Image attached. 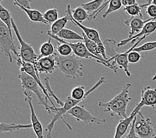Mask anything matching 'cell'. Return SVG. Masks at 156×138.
Returning <instances> with one entry per match:
<instances>
[{
    "label": "cell",
    "instance_id": "obj_20",
    "mask_svg": "<svg viewBox=\"0 0 156 138\" xmlns=\"http://www.w3.org/2000/svg\"><path fill=\"white\" fill-rule=\"evenodd\" d=\"M104 46L105 48L106 54L110 57V58L108 60V62L111 64V62L113 61L114 58L118 54L117 53V47L118 44H116V42L113 39H106L103 41Z\"/></svg>",
    "mask_w": 156,
    "mask_h": 138
},
{
    "label": "cell",
    "instance_id": "obj_21",
    "mask_svg": "<svg viewBox=\"0 0 156 138\" xmlns=\"http://www.w3.org/2000/svg\"><path fill=\"white\" fill-rule=\"evenodd\" d=\"M33 128V126L30 124H7L1 123L0 124V132L5 133L17 131L20 129H26Z\"/></svg>",
    "mask_w": 156,
    "mask_h": 138
},
{
    "label": "cell",
    "instance_id": "obj_19",
    "mask_svg": "<svg viewBox=\"0 0 156 138\" xmlns=\"http://www.w3.org/2000/svg\"><path fill=\"white\" fill-rule=\"evenodd\" d=\"M69 21H70L69 16L67 13H66V16L65 17L59 18L57 21L52 24L51 30L48 31V33H49L50 34L53 35L57 36L62 29H65V27Z\"/></svg>",
    "mask_w": 156,
    "mask_h": 138
},
{
    "label": "cell",
    "instance_id": "obj_34",
    "mask_svg": "<svg viewBox=\"0 0 156 138\" xmlns=\"http://www.w3.org/2000/svg\"><path fill=\"white\" fill-rule=\"evenodd\" d=\"M136 117L134 120H133L132 125L130 126V129H129V131L128 132V134L125 136L124 138H140L136 133L135 131V122H136Z\"/></svg>",
    "mask_w": 156,
    "mask_h": 138
},
{
    "label": "cell",
    "instance_id": "obj_5",
    "mask_svg": "<svg viewBox=\"0 0 156 138\" xmlns=\"http://www.w3.org/2000/svg\"><path fill=\"white\" fill-rule=\"evenodd\" d=\"M12 27L13 30L15 33H16L17 38L20 43V47L19 48V55L21 60L27 62L32 63V64L34 65L36 61H37L39 55L35 53L31 44L26 43L23 39V38H22L19 31V29H18L17 26L13 19H12Z\"/></svg>",
    "mask_w": 156,
    "mask_h": 138
},
{
    "label": "cell",
    "instance_id": "obj_14",
    "mask_svg": "<svg viewBox=\"0 0 156 138\" xmlns=\"http://www.w3.org/2000/svg\"><path fill=\"white\" fill-rule=\"evenodd\" d=\"M24 94L25 96V101L27 102V103L29 104V108H30L31 120V124L33 126V129L34 130V132L35 133L37 138H44L43 126L41 124V123L40 120H39L38 117L37 116L34 108H33L32 98H31V92L25 93Z\"/></svg>",
    "mask_w": 156,
    "mask_h": 138
},
{
    "label": "cell",
    "instance_id": "obj_12",
    "mask_svg": "<svg viewBox=\"0 0 156 138\" xmlns=\"http://www.w3.org/2000/svg\"><path fill=\"white\" fill-rule=\"evenodd\" d=\"M35 69L39 74H52L57 69L55 56L42 57L38 58L34 65Z\"/></svg>",
    "mask_w": 156,
    "mask_h": 138
},
{
    "label": "cell",
    "instance_id": "obj_27",
    "mask_svg": "<svg viewBox=\"0 0 156 138\" xmlns=\"http://www.w3.org/2000/svg\"><path fill=\"white\" fill-rule=\"evenodd\" d=\"M122 6L121 0H112L110 1L108 4V9L106 10V12L103 14L102 17L106 19L110 14L114 12H116L119 9H121Z\"/></svg>",
    "mask_w": 156,
    "mask_h": 138
},
{
    "label": "cell",
    "instance_id": "obj_37",
    "mask_svg": "<svg viewBox=\"0 0 156 138\" xmlns=\"http://www.w3.org/2000/svg\"><path fill=\"white\" fill-rule=\"evenodd\" d=\"M149 2L151 3V4L156 5V0H153V1H149Z\"/></svg>",
    "mask_w": 156,
    "mask_h": 138
},
{
    "label": "cell",
    "instance_id": "obj_28",
    "mask_svg": "<svg viewBox=\"0 0 156 138\" xmlns=\"http://www.w3.org/2000/svg\"><path fill=\"white\" fill-rule=\"evenodd\" d=\"M124 10L126 14L131 17L143 16L142 14V7L137 3L134 5L125 7Z\"/></svg>",
    "mask_w": 156,
    "mask_h": 138
},
{
    "label": "cell",
    "instance_id": "obj_8",
    "mask_svg": "<svg viewBox=\"0 0 156 138\" xmlns=\"http://www.w3.org/2000/svg\"><path fill=\"white\" fill-rule=\"evenodd\" d=\"M144 106H150L153 108L156 106V88L148 86L143 89L141 94V101L136 106L132 113L137 114Z\"/></svg>",
    "mask_w": 156,
    "mask_h": 138
},
{
    "label": "cell",
    "instance_id": "obj_36",
    "mask_svg": "<svg viewBox=\"0 0 156 138\" xmlns=\"http://www.w3.org/2000/svg\"><path fill=\"white\" fill-rule=\"evenodd\" d=\"M121 1H122V5H124V7L134 5L137 3L135 0H121Z\"/></svg>",
    "mask_w": 156,
    "mask_h": 138
},
{
    "label": "cell",
    "instance_id": "obj_31",
    "mask_svg": "<svg viewBox=\"0 0 156 138\" xmlns=\"http://www.w3.org/2000/svg\"><path fill=\"white\" fill-rule=\"evenodd\" d=\"M44 83H45V88H46L47 91L48 92V93H49V96L53 97L54 99L56 100V102L59 104V105L62 107L63 105H64V102H62L60 99L57 98V96L55 95V94L53 92V90H52V88H51V86H50V82H49V77H47V78H44Z\"/></svg>",
    "mask_w": 156,
    "mask_h": 138
},
{
    "label": "cell",
    "instance_id": "obj_7",
    "mask_svg": "<svg viewBox=\"0 0 156 138\" xmlns=\"http://www.w3.org/2000/svg\"><path fill=\"white\" fill-rule=\"evenodd\" d=\"M66 114L71 115L72 117L76 119V121L83 122L85 124H100L106 122L105 119H100L94 116L83 106L77 105L69 110Z\"/></svg>",
    "mask_w": 156,
    "mask_h": 138
},
{
    "label": "cell",
    "instance_id": "obj_17",
    "mask_svg": "<svg viewBox=\"0 0 156 138\" xmlns=\"http://www.w3.org/2000/svg\"><path fill=\"white\" fill-rule=\"evenodd\" d=\"M137 114L131 113L130 115L126 119H122L118 122L116 128V132L114 138H122L125 133L127 132L129 126H131L133 120H134L135 117Z\"/></svg>",
    "mask_w": 156,
    "mask_h": 138
},
{
    "label": "cell",
    "instance_id": "obj_11",
    "mask_svg": "<svg viewBox=\"0 0 156 138\" xmlns=\"http://www.w3.org/2000/svg\"><path fill=\"white\" fill-rule=\"evenodd\" d=\"M144 39H146V37H142L140 40L137 41V43L134 44V45L130 48H129L128 51H126L123 53H118L114 58L113 61L111 62V65L115 67H117L118 69H123L126 74V76L128 77L131 76V73L129 70V61L128 59V55L129 52L132 51L136 47H137V44Z\"/></svg>",
    "mask_w": 156,
    "mask_h": 138
},
{
    "label": "cell",
    "instance_id": "obj_33",
    "mask_svg": "<svg viewBox=\"0 0 156 138\" xmlns=\"http://www.w3.org/2000/svg\"><path fill=\"white\" fill-rule=\"evenodd\" d=\"M128 59L129 63H132V64H136L141 59V55L140 53H137L136 51H131L129 52L128 55Z\"/></svg>",
    "mask_w": 156,
    "mask_h": 138
},
{
    "label": "cell",
    "instance_id": "obj_22",
    "mask_svg": "<svg viewBox=\"0 0 156 138\" xmlns=\"http://www.w3.org/2000/svg\"><path fill=\"white\" fill-rule=\"evenodd\" d=\"M0 19H1V21L3 23L7 25V27H8L10 31V33L12 35L13 18L12 16V13L2 5L1 2H0Z\"/></svg>",
    "mask_w": 156,
    "mask_h": 138
},
{
    "label": "cell",
    "instance_id": "obj_23",
    "mask_svg": "<svg viewBox=\"0 0 156 138\" xmlns=\"http://www.w3.org/2000/svg\"><path fill=\"white\" fill-rule=\"evenodd\" d=\"M59 38L62 40H69V41H84V37L83 36L78 34L77 33L73 31L70 29H64L58 33L57 35Z\"/></svg>",
    "mask_w": 156,
    "mask_h": 138
},
{
    "label": "cell",
    "instance_id": "obj_16",
    "mask_svg": "<svg viewBox=\"0 0 156 138\" xmlns=\"http://www.w3.org/2000/svg\"><path fill=\"white\" fill-rule=\"evenodd\" d=\"M82 36L84 37V43L85 44V45H86L87 49L91 54L97 57L105 59L106 61L108 60L109 58H107L106 51L102 49L98 44H96L95 42L92 41L90 39H89L88 37L85 35L84 33H83Z\"/></svg>",
    "mask_w": 156,
    "mask_h": 138
},
{
    "label": "cell",
    "instance_id": "obj_6",
    "mask_svg": "<svg viewBox=\"0 0 156 138\" xmlns=\"http://www.w3.org/2000/svg\"><path fill=\"white\" fill-rule=\"evenodd\" d=\"M135 131L140 138H154L155 136L150 118L145 117L141 111L136 115Z\"/></svg>",
    "mask_w": 156,
    "mask_h": 138
},
{
    "label": "cell",
    "instance_id": "obj_32",
    "mask_svg": "<svg viewBox=\"0 0 156 138\" xmlns=\"http://www.w3.org/2000/svg\"><path fill=\"white\" fill-rule=\"evenodd\" d=\"M141 7H142V8L146 7V13L150 18L156 19V5L151 4L148 1L146 4L141 5Z\"/></svg>",
    "mask_w": 156,
    "mask_h": 138
},
{
    "label": "cell",
    "instance_id": "obj_4",
    "mask_svg": "<svg viewBox=\"0 0 156 138\" xmlns=\"http://www.w3.org/2000/svg\"><path fill=\"white\" fill-rule=\"evenodd\" d=\"M19 79L21 81L22 89H23L24 94L29 92L34 93L39 100V104L40 105L44 106L46 110L49 112V114H50L51 106L48 105V101H47V100L43 97L39 90V85L38 84L37 82L34 79V78L25 72H21L19 75Z\"/></svg>",
    "mask_w": 156,
    "mask_h": 138
},
{
    "label": "cell",
    "instance_id": "obj_29",
    "mask_svg": "<svg viewBox=\"0 0 156 138\" xmlns=\"http://www.w3.org/2000/svg\"><path fill=\"white\" fill-rule=\"evenodd\" d=\"M43 17L48 23H55L58 19V13L57 9H50L43 13Z\"/></svg>",
    "mask_w": 156,
    "mask_h": 138
},
{
    "label": "cell",
    "instance_id": "obj_38",
    "mask_svg": "<svg viewBox=\"0 0 156 138\" xmlns=\"http://www.w3.org/2000/svg\"><path fill=\"white\" fill-rule=\"evenodd\" d=\"M152 80H153V81L156 80V74H155V75L153 77V78H152Z\"/></svg>",
    "mask_w": 156,
    "mask_h": 138
},
{
    "label": "cell",
    "instance_id": "obj_2",
    "mask_svg": "<svg viewBox=\"0 0 156 138\" xmlns=\"http://www.w3.org/2000/svg\"><path fill=\"white\" fill-rule=\"evenodd\" d=\"M56 67L66 78L75 79L83 76V65L80 58L75 55L63 57L57 52L54 53Z\"/></svg>",
    "mask_w": 156,
    "mask_h": 138
},
{
    "label": "cell",
    "instance_id": "obj_30",
    "mask_svg": "<svg viewBox=\"0 0 156 138\" xmlns=\"http://www.w3.org/2000/svg\"><path fill=\"white\" fill-rule=\"evenodd\" d=\"M156 48V41L152 42H147L143 44L140 47H136L133 51H136L137 53H141V52H147L154 50Z\"/></svg>",
    "mask_w": 156,
    "mask_h": 138
},
{
    "label": "cell",
    "instance_id": "obj_39",
    "mask_svg": "<svg viewBox=\"0 0 156 138\" xmlns=\"http://www.w3.org/2000/svg\"><path fill=\"white\" fill-rule=\"evenodd\" d=\"M154 138H156V134H155V136Z\"/></svg>",
    "mask_w": 156,
    "mask_h": 138
},
{
    "label": "cell",
    "instance_id": "obj_1",
    "mask_svg": "<svg viewBox=\"0 0 156 138\" xmlns=\"http://www.w3.org/2000/svg\"><path fill=\"white\" fill-rule=\"evenodd\" d=\"M132 87L130 83H127L122 92L114 98L107 102L100 101L98 102V106L103 108L105 112H110L112 116L117 115L122 117L123 119L127 118V107L132 98L129 95V90Z\"/></svg>",
    "mask_w": 156,
    "mask_h": 138
},
{
    "label": "cell",
    "instance_id": "obj_18",
    "mask_svg": "<svg viewBox=\"0 0 156 138\" xmlns=\"http://www.w3.org/2000/svg\"><path fill=\"white\" fill-rule=\"evenodd\" d=\"M13 3L15 5L17 6L21 10H23V12L27 14V16L29 19H30V20L31 21L37 22V23H41L43 24H49L44 19L43 13H41L39 11L36 10V9H28L24 8V7H21L20 5L18 4L16 1L13 2Z\"/></svg>",
    "mask_w": 156,
    "mask_h": 138
},
{
    "label": "cell",
    "instance_id": "obj_10",
    "mask_svg": "<svg viewBox=\"0 0 156 138\" xmlns=\"http://www.w3.org/2000/svg\"><path fill=\"white\" fill-rule=\"evenodd\" d=\"M72 11L73 10L71 9V7H70V5H68L67 8H66V13H67L69 15L70 21H71L73 23L77 25L78 27L80 28L83 31V33H84L85 35H86L89 39H90L91 41H94L96 44H98L100 46V47L102 48V49L105 51V46H104V43L101 41V39H100L98 32L94 29L85 27V26L83 25L82 23H79V22H78L74 19L72 17Z\"/></svg>",
    "mask_w": 156,
    "mask_h": 138
},
{
    "label": "cell",
    "instance_id": "obj_25",
    "mask_svg": "<svg viewBox=\"0 0 156 138\" xmlns=\"http://www.w3.org/2000/svg\"><path fill=\"white\" fill-rule=\"evenodd\" d=\"M106 1L103 0H96V1H92L86 3H83L81 7L87 11L88 13H92L90 16L94 15L97 10H98L100 7L104 5Z\"/></svg>",
    "mask_w": 156,
    "mask_h": 138
},
{
    "label": "cell",
    "instance_id": "obj_15",
    "mask_svg": "<svg viewBox=\"0 0 156 138\" xmlns=\"http://www.w3.org/2000/svg\"><path fill=\"white\" fill-rule=\"evenodd\" d=\"M156 31V20H153L149 21L148 23H147L146 25H145L144 27L140 33L137 34L136 35L133 36V37L130 39H126L122 40L118 44V47H121L125 46L126 44H127L130 42L131 43H133L135 41L137 40H140L142 37H146L150 35L152 33H154V32Z\"/></svg>",
    "mask_w": 156,
    "mask_h": 138
},
{
    "label": "cell",
    "instance_id": "obj_13",
    "mask_svg": "<svg viewBox=\"0 0 156 138\" xmlns=\"http://www.w3.org/2000/svg\"><path fill=\"white\" fill-rule=\"evenodd\" d=\"M156 20V19L150 18L144 21L143 16H136V17H130L128 19L124 21V23L128 26L130 29V31L129 32L128 38L130 39L133 36L138 34L144 27L145 25L149 21Z\"/></svg>",
    "mask_w": 156,
    "mask_h": 138
},
{
    "label": "cell",
    "instance_id": "obj_35",
    "mask_svg": "<svg viewBox=\"0 0 156 138\" xmlns=\"http://www.w3.org/2000/svg\"><path fill=\"white\" fill-rule=\"evenodd\" d=\"M16 2L24 8L31 9V1H29V0H16Z\"/></svg>",
    "mask_w": 156,
    "mask_h": 138
},
{
    "label": "cell",
    "instance_id": "obj_24",
    "mask_svg": "<svg viewBox=\"0 0 156 138\" xmlns=\"http://www.w3.org/2000/svg\"><path fill=\"white\" fill-rule=\"evenodd\" d=\"M72 17L75 21L82 23L83 21L90 19V14L88 13L81 6L78 7L72 11Z\"/></svg>",
    "mask_w": 156,
    "mask_h": 138
},
{
    "label": "cell",
    "instance_id": "obj_3",
    "mask_svg": "<svg viewBox=\"0 0 156 138\" xmlns=\"http://www.w3.org/2000/svg\"><path fill=\"white\" fill-rule=\"evenodd\" d=\"M0 47L3 53L9 58L10 62L13 59H20L19 52H17L14 44L13 35L11 34L8 27L1 21H0Z\"/></svg>",
    "mask_w": 156,
    "mask_h": 138
},
{
    "label": "cell",
    "instance_id": "obj_9",
    "mask_svg": "<svg viewBox=\"0 0 156 138\" xmlns=\"http://www.w3.org/2000/svg\"><path fill=\"white\" fill-rule=\"evenodd\" d=\"M16 61H17V65L20 66V71L27 73L28 74H29V75L34 78V79L37 82V83L39 85L41 89L43 90V92L44 93V96H45V99L47 100V101H48V100H49V101L52 104V106L55 108H56V106H55L53 102L51 100L49 93H48V92L46 90L45 87H44V85H43L41 81L39 74L37 73L33 64H32V63L23 61L22 60H21V58L18 59V60H17Z\"/></svg>",
    "mask_w": 156,
    "mask_h": 138
},
{
    "label": "cell",
    "instance_id": "obj_26",
    "mask_svg": "<svg viewBox=\"0 0 156 138\" xmlns=\"http://www.w3.org/2000/svg\"><path fill=\"white\" fill-rule=\"evenodd\" d=\"M55 53V48L51 43V38H50L48 41L44 43L41 46L40 54L39 55L38 58L49 57V56L53 55Z\"/></svg>",
    "mask_w": 156,
    "mask_h": 138
}]
</instances>
